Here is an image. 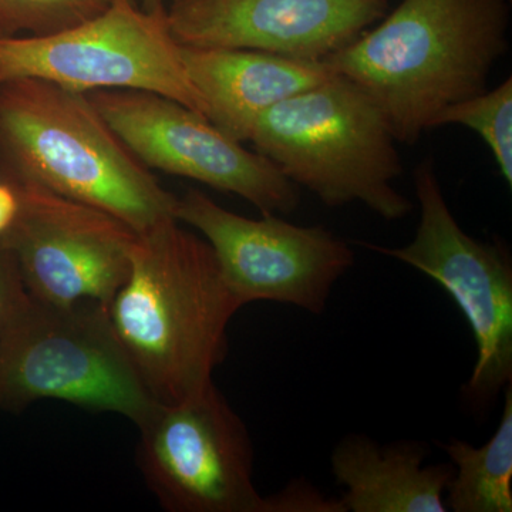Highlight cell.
<instances>
[{
	"instance_id": "ac0fdd59",
	"label": "cell",
	"mask_w": 512,
	"mask_h": 512,
	"mask_svg": "<svg viewBox=\"0 0 512 512\" xmlns=\"http://www.w3.org/2000/svg\"><path fill=\"white\" fill-rule=\"evenodd\" d=\"M264 512H346L335 498L325 497L305 478L293 480L278 493L264 497Z\"/></svg>"
},
{
	"instance_id": "7c38bea8",
	"label": "cell",
	"mask_w": 512,
	"mask_h": 512,
	"mask_svg": "<svg viewBox=\"0 0 512 512\" xmlns=\"http://www.w3.org/2000/svg\"><path fill=\"white\" fill-rule=\"evenodd\" d=\"M165 10L181 46L325 62L382 20L389 0H170Z\"/></svg>"
},
{
	"instance_id": "6da1fadb",
	"label": "cell",
	"mask_w": 512,
	"mask_h": 512,
	"mask_svg": "<svg viewBox=\"0 0 512 512\" xmlns=\"http://www.w3.org/2000/svg\"><path fill=\"white\" fill-rule=\"evenodd\" d=\"M510 16L508 0H402L325 62L375 101L397 143L413 146L447 107L488 89Z\"/></svg>"
},
{
	"instance_id": "44dd1931",
	"label": "cell",
	"mask_w": 512,
	"mask_h": 512,
	"mask_svg": "<svg viewBox=\"0 0 512 512\" xmlns=\"http://www.w3.org/2000/svg\"><path fill=\"white\" fill-rule=\"evenodd\" d=\"M138 2H141V8L154 10L165 8V3L170 2V0H138Z\"/></svg>"
},
{
	"instance_id": "5b68a950",
	"label": "cell",
	"mask_w": 512,
	"mask_h": 512,
	"mask_svg": "<svg viewBox=\"0 0 512 512\" xmlns=\"http://www.w3.org/2000/svg\"><path fill=\"white\" fill-rule=\"evenodd\" d=\"M52 399L120 414L140 429L160 406L100 303L28 295L0 346V407L20 412Z\"/></svg>"
},
{
	"instance_id": "2e32d148",
	"label": "cell",
	"mask_w": 512,
	"mask_h": 512,
	"mask_svg": "<svg viewBox=\"0 0 512 512\" xmlns=\"http://www.w3.org/2000/svg\"><path fill=\"white\" fill-rule=\"evenodd\" d=\"M463 126L476 131L490 148L508 188L512 187V79L493 90L477 94L447 107L434 128Z\"/></svg>"
},
{
	"instance_id": "8fae6325",
	"label": "cell",
	"mask_w": 512,
	"mask_h": 512,
	"mask_svg": "<svg viewBox=\"0 0 512 512\" xmlns=\"http://www.w3.org/2000/svg\"><path fill=\"white\" fill-rule=\"evenodd\" d=\"M18 217L0 238L26 291L52 303L109 306L130 271L137 232L109 212L39 185L15 183Z\"/></svg>"
},
{
	"instance_id": "ffe728a7",
	"label": "cell",
	"mask_w": 512,
	"mask_h": 512,
	"mask_svg": "<svg viewBox=\"0 0 512 512\" xmlns=\"http://www.w3.org/2000/svg\"><path fill=\"white\" fill-rule=\"evenodd\" d=\"M20 207L19 191L8 178L0 181V238L9 231L18 217Z\"/></svg>"
},
{
	"instance_id": "8992f818",
	"label": "cell",
	"mask_w": 512,
	"mask_h": 512,
	"mask_svg": "<svg viewBox=\"0 0 512 512\" xmlns=\"http://www.w3.org/2000/svg\"><path fill=\"white\" fill-rule=\"evenodd\" d=\"M414 191L420 222L413 241L389 248L362 247L412 266L439 284L463 313L477 359L461 400L474 416L491 409L512 383V256L504 241L468 235L448 207L433 158L417 165Z\"/></svg>"
},
{
	"instance_id": "4fadbf2b",
	"label": "cell",
	"mask_w": 512,
	"mask_h": 512,
	"mask_svg": "<svg viewBox=\"0 0 512 512\" xmlns=\"http://www.w3.org/2000/svg\"><path fill=\"white\" fill-rule=\"evenodd\" d=\"M183 57L205 117L239 143H248L265 111L336 74L326 62L264 50L183 46Z\"/></svg>"
},
{
	"instance_id": "e0dca14e",
	"label": "cell",
	"mask_w": 512,
	"mask_h": 512,
	"mask_svg": "<svg viewBox=\"0 0 512 512\" xmlns=\"http://www.w3.org/2000/svg\"><path fill=\"white\" fill-rule=\"evenodd\" d=\"M111 0H0V36H47L94 18Z\"/></svg>"
},
{
	"instance_id": "d6986e66",
	"label": "cell",
	"mask_w": 512,
	"mask_h": 512,
	"mask_svg": "<svg viewBox=\"0 0 512 512\" xmlns=\"http://www.w3.org/2000/svg\"><path fill=\"white\" fill-rule=\"evenodd\" d=\"M28 295L15 259L0 247V346Z\"/></svg>"
},
{
	"instance_id": "7a4b0ae2",
	"label": "cell",
	"mask_w": 512,
	"mask_h": 512,
	"mask_svg": "<svg viewBox=\"0 0 512 512\" xmlns=\"http://www.w3.org/2000/svg\"><path fill=\"white\" fill-rule=\"evenodd\" d=\"M241 308L210 244L173 217L137 234L130 271L107 312L147 389L173 404L214 383Z\"/></svg>"
},
{
	"instance_id": "52a82bcc",
	"label": "cell",
	"mask_w": 512,
	"mask_h": 512,
	"mask_svg": "<svg viewBox=\"0 0 512 512\" xmlns=\"http://www.w3.org/2000/svg\"><path fill=\"white\" fill-rule=\"evenodd\" d=\"M19 79L80 93L144 90L205 116L167 10H146L136 0H111L99 15L53 35L0 36V84Z\"/></svg>"
},
{
	"instance_id": "277c9868",
	"label": "cell",
	"mask_w": 512,
	"mask_h": 512,
	"mask_svg": "<svg viewBox=\"0 0 512 512\" xmlns=\"http://www.w3.org/2000/svg\"><path fill=\"white\" fill-rule=\"evenodd\" d=\"M248 143L326 207L360 202L386 221L413 211L393 185L403 164L386 117L339 74L265 111Z\"/></svg>"
},
{
	"instance_id": "3957f363",
	"label": "cell",
	"mask_w": 512,
	"mask_h": 512,
	"mask_svg": "<svg viewBox=\"0 0 512 512\" xmlns=\"http://www.w3.org/2000/svg\"><path fill=\"white\" fill-rule=\"evenodd\" d=\"M5 178L92 205L141 234L175 217L165 191L104 121L87 93L40 79L0 84Z\"/></svg>"
},
{
	"instance_id": "30bf717a",
	"label": "cell",
	"mask_w": 512,
	"mask_h": 512,
	"mask_svg": "<svg viewBox=\"0 0 512 512\" xmlns=\"http://www.w3.org/2000/svg\"><path fill=\"white\" fill-rule=\"evenodd\" d=\"M87 96L148 170L238 195L261 214L289 215L301 204L298 185L274 163L180 101L144 90H96Z\"/></svg>"
},
{
	"instance_id": "5bb4252c",
	"label": "cell",
	"mask_w": 512,
	"mask_h": 512,
	"mask_svg": "<svg viewBox=\"0 0 512 512\" xmlns=\"http://www.w3.org/2000/svg\"><path fill=\"white\" fill-rule=\"evenodd\" d=\"M426 441L379 444L365 434H348L330 456L346 512H446V490L454 474L448 463L424 466Z\"/></svg>"
},
{
	"instance_id": "ba28073f",
	"label": "cell",
	"mask_w": 512,
	"mask_h": 512,
	"mask_svg": "<svg viewBox=\"0 0 512 512\" xmlns=\"http://www.w3.org/2000/svg\"><path fill=\"white\" fill-rule=\"evenodd\" d=\"M174 215L210 244L242 306L284 303L322 315L333 288L355 265L348 242L322 225L302 227L271 212L259 220L244 217L194 188L177 197Z\"/></svg>"
},
{
	"instance_id": "9a60e30c",
	"label": "cell",
	"mask_w": 512,
	"mask_h": 512,
	"mask_svg": "<svg viewBox=\"0 0 512 512\" xmlns=\"http://www.w3.org/2000/svg\"><path fill=\"white\" fill-rule=\"evenodd\" d=\"M503 393L500 424L484 446L437 441L454 466L444 495L450 511L512 512V383Z\"/></svg>"
},
{
	"instance_id": "9c48e42d",
	"label": "cell",
	"mask_w": 512,
	"mask_h": 512,
	"mask_svg": "<svg viewBox=\"0 0 512 512\" xmlns=\"http://www.w3.org/2000/svg\"><path fill=\"white\" fill-rule=\"evenodd\" d=\"M138 430V466L165 510L264 512L251 436L214 383L181 402L160 403Z\"/></svg>"
}]
</instances>
